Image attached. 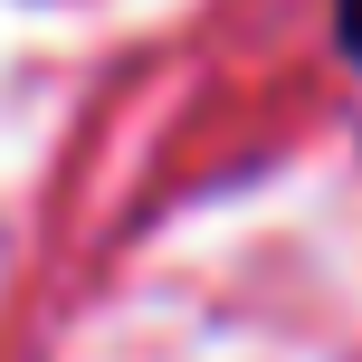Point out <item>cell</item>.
<instances>
[{
  "label": "cell",
  "instance_id": "cell-1",
  "mask_svg": "<svg viewBox=\"0 0 362 362\" xmlns=\"http://www.w3.org/2000/svg\"><path fill=\"white\" fill-rule=\"evenodd\" d=\"M334 29H344V48L362 57V0H344V10H334Z\"/></svg>",
  "mask_w": 362,
  "mask_h": 362
}]
</instances>
